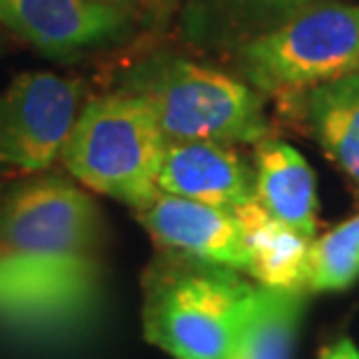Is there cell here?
<instances>
[{"label": "cell", "instance_id": "1", "mask_svg": "<svg viewBox=\"0 0 359 359\" xmlns=\"http://www.w3.org/2000/svg\"><path fill=\"white\" fill-rule=\"evenodd\" d=\"M142 327L175 359H229L259 285L243 271L163 252L149 266Z\"/></svg>", "mask_w": 359, "mask_h": 359}, {"label": "cell", "instance_id": "2", "mask_svg": "<svg viewBox=\"0 0 359 359\" xmlns=\"http://www.w3.org/2000/svg\"><path fill=\"white\" fill-rule=\"evenodd\" d=\"M121 91L140 96L166 142L257 145L273 138L266 96L243 77L173 54H156L124 75Z\"/></svg>", "mask_w": 359, "mask_h": 359}, {"label": "cell", "instance_id": "3", "mask_svg": "<svg viewBox=\"0 0 359 359\" xmlns=\"http://www.w3.org/2000/svg\"><path fill=\"white\" fill-rule=\"evenodd\" d=\"M98 238L100 217L91 196L61 177L19 184L0 208V248L68 308L91 292Z\"/></svg>", "mask_w": 359, "mask_h": 359}, {"label": "cell", "instance_id": "4", "mask_svg": "<svg viewBox=\"0 0 359 359\" xmlns=\"http://www.w3.org/2000/svg\"><path fill=\"white\" fill-rule=\"evenodd\" d=\"M163 149L166 138L145 100L112 91L80 107L61 161L84 187L138 210L159 194Z\"/></svg>", "mask_w": 359, "mask_h": 359}, {"label": "cell", "instance_id": "5", "mask_svg": "<svg viewBox=\"0 0 359 359\" xmlns=\"http://www.w3.org/2000/svg\"><path fill=\"white\" fill-rule=\"evenodd\" d=\"M231 54L238 77L276 98L357 75L359 5L334 0L311 7Z\"/></svg>", "mask_w": 359, "mask_h": 359}, {"label": "cell", "instance_id": "6", "mask_svg": "<svg viewBox=\"0 0 359 359\" xmlns=\"http://www.w3.org/2000/svg\"><path fill=\"white\" fill-rule=\"evenodd\" d=\"M82 82L28 70L0 91V166L47 170L68 142L80 114Z\"/></svg>", "mask_w": 359, "mask_h": 359}, {"label": "cell", "instance_id": "7", "mask_svg": "<svg viewBox=\"0 0 359 359\" xmlns=\"http://www.w3.org/2000/svg\"><path fill=\"white\" fill-rule=\"evenodd\" d=\"M133 19L131 12L93 0H0V21L54 59L126 38Z\"/></svg>", "mask_w": 359, "mask_h": 359}, {"label": "cell", "instance_id": "8", "mask_svg": "<svg viewBox=\"0 0 359 359\" xmlns=\"http://www.w3.org/2000/svg\"><path fill=\"white\" fill-rule=\"evenodd\" d=\"M163 252L248 273L250 257L233 210L159 191L135 210Z\"/></svg>", "mask_w": 359, "mask_h": 359}, {"label": "cell", "instance_id": "9", "mask_svg": "<svg viewBox=\"0 0 359 359\" xmlns=\"http://www.w3.org/2000/svg\"><path fill=\"white\" fill-rule=\"evenodd\" d=\"M156 184L163 194L233 210L255 201V166L226 142H166Z\"/></svg>", "mask_w": 359, "mask_h": 359}, {"label": "cell", "instance_id": "10", "mask_svg": "<svg viewBox=\"0 0 359 359\" xmlns=\"http://www.w3.org/2000/svg\"><path fill=\"white\" fill-rule=\"evenodd\" d=\"M278 100L359 189V73Z\"/></svg>", "mask_w": 359, "mask_h": 359}, {"label": "cell", "instance_id": "11", "mask_svg": "<svg viewBox=\"0 0 359 359\" xmlns=\"http://www.w3.org/2000/svg\"><path fill=\"white\" fill-rule=\"evenodd\" d=\"M334 0H184L182 35L198 49L236 52L287 19Z\"/></svg>", "mask_w": 359, "mask_h": 359}, {"label": "cell", "instance_id": "12", "mask_svg": "<svg viewBox=\"0 0 359 359\" xmlns=\"http://www.w3.org/2000/svg\"><path fill=\"white\" fill-rule=\"evenodd\" d=\"M255 198L278 217L315 238L318 233V194L315 173L306 156L290 142L266 138L255 145Z\"/></svg>", "mask_w": 359, "mask_h": 359}, {"label": "cell", "instance_id": "13", "mask_svg": "<svg viewBox=\"0 0 359 359\" xmlns=\"http://www.w3.org/2000/svg\"><path fill=\"white\" fill-rule=\"evenodd\" d=\"M250 257L248 276L262 287L306 292L308 252L313 238L280 222L259 201L233 208Z\"/></svg>", "mask_w": 359, "mask_h": 359}, {"label": "cell", "instance_id": "14", "mask_svg": "<svg viewBox=\"0 0 359 359\" xmlns=\"http://www.w3.org/2000/svg\"><path fill=\"white\" fill-rule=\"evenodd\" d=\"M301 306L304 292L259 285L229 359H292Z\"/></svg>", "mask_w": 359, "mask_h": 359}, {"label": "cell", "instance_id": "15", "mask_svg": "<svg viewBox=\"0 0 359 359\" xmlns=\"http://www.w3.org/2000/svg\"><path fill=\"white\" fill-rule=\"evenodd\" d=\"M359 278V212L332 231L313 238L308 252L306 290L339 292Z\"/></svg>", "mask_w": 359, "mask_h": 359}, {"label": "cell", "instance_id": "16", "mask_svg": "<svg viewBox=\"0 0 359 359\" xmlns=\"http://www.w3.org/2000/svg\"><path fill=\"white\" fill-rule=\"evenodd\" d=\"M63 308H68V304L59 294L0 248V313L47 315Z\"/></svg>", "mask_w": 359, "mask_h": 359}, {"label": "cell", "instance_id": "17", "mask_svg": "<svg viewBox=\"0 0 359 359\" xmlns=\"http://www.w3.org/2000/svg\"><path fill=\"white\" fill-rule=\"evenodd\" d=\"M320 359H359V350L355 348L353 341L341 339L322 350Z\"/></svg>", "mask_w": 359, "mask_h": 359}, {"label": "cell", "instance_id": "18", "mask_svg": "<svg viewBox=\"0 0 359 359\" xmlns=\"http://www.w3.org/2000/svg\"><path fill=\"white\" fill-rule=\"evenodd\" d=\"M93 3H100V5H110V7H119V10H126L138 17V12L142 7H147L149 0H93Z\"/></svg>", "mask_w": 359, "mask_h": 359}, {"label": "cell", "instance_id": "19", "mask_svg": "<svg viewBox=\"0 0 359 359\" xmlns=\"http://www.w3.org/2000/svg\"><path fill=\"white\" fill-rule=\"evenodd\" d=\"M177 3H180V0H149L147 7H154L156 12H163V14H166V12L173 10V7H175Z\"/></svg>", "mask_w": 359, "mask_h": 359}]
</instances>
